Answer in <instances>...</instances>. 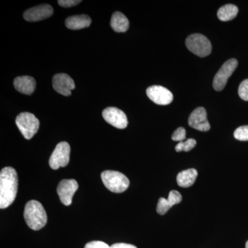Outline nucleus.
<instances>
[{
	"label": "nucleus",
	"mask_w": 248,
	"mask_h": 248,
	"mask_svg": "<svg viewBox=\"0 0 248 248\" xmlns=\"http://www.w3.org/2000/svg\"><path fill=\"white\" fill-rule=\"evenodd\" d=\"M18 188V177L16 170L6 167L0 172V208L9 207L16 200Z\"/></svg>",
	"instance_id": "1"
},
{
	"label": "nucleus",
	"mask_w": 248,
	"mask_h": 248,
	"mask_svg": "<svg viewBox=\"0 0 248 248\" xmlns=\"http://www.w3.org/2000/svg\"><path fill=\"white\" fill-rule=\"evenodd\" d=\"M24 217L28 226L33 231L43 228L48 220L43 205L35 200L30 201L26 204Z\"/></svg>",
	"instance_id": "2"
},
{
	"label": "nucleus",
	"mask_w": 248,
	"mask_h": 248,
	"mask_svg": "<svg viewBox=\"0 0 248 248\" xmlns=\"http://www.w3.org/2000/svg\"><path fill=\"white\" fill-rule=\"evenodd\" d=\"M101 177L107 188L115 193L124 192L130 186L128 178L118 171H104L101 174Z\"/></svg>",
	"instance_id": "3"
},
{
	"label": "nucleus",
	"mask_w": 248,
	"mask_h": 248,
	"mask_svg": "<svg viewBox=\"0 0 248 248\" xmlns=\"http://www.w3.org/2000/svg\"><path fill=\"white\" fill-rule=\"evenodd\" d=\"M16 125L27 140H31L38 131L40 122L33 114L30 112H22L16 120Z\"/></svg>",
	"instance_id": "4"
},
{
	"label": "nucleus",
	"mask_w": 248,
	"mask_h": 248,
	"mask_svg": "<svg viewBox=\"0 0 248 248\" xmlns=\"http://www.w3.org/2000/svg\"><path fill=\"white\" fill-rule=\"evenodd\" d=\"M186 45L190 51L201 57L208 56L212 52V45L205 36L202 34H192L186 40Z\"/></svg>",
	"instance_id": "5"
},
{
	"label": "nucleus",
	"mask_w": 248,
	"mask_h": 248,
	"mask_svg": "<svg viewBox=\"0 0 248 248\" xmlns=\"http://www.w3.org/2000/svg\"><path fill=\"white\" fill-rule=\"evenodd\" d=\"M71 147L66 141L59 143L49 159V166L53 170L65 167L70 161Z\"/></svg>",
	"instance_id": "6"
},
{
	"label": "nucleus",
	"mask_w": 248,
	"mask_h": 248,
	"mask_svg": "<svg viewBox=\"0 0 248 248\" xmlns=\"http://www.w3.org/2000/svg\"><path fill=\"white\" fill-rule=\"evenodd\" d=\"M238 66V61L236 59H231L223 63L213 79V87L215 91H221L224 89L228 79Z\"/></svg>",
	"instance_id": "7"
},
{
	"label": "nucleus",
	"mask_w": 248,
	"mask_h": 248,
	"mask_svg": "<svg viewBox=\"0 0 248 248\" xmlns=\"http://www.w3.org/2000/svg\"><path fill=\"white\" fill-rule=\"evenodd\" d=\"M79 186L75 179H63L59 184L57 192L60 200L63 205L68 206L72 203L73 195Z\"/></svg>",
	"instance_id": "8"
},
{
	"label": "nucleus",
	"mask_w": 248,
	"mask_h": 248,
	"mask_svg": "<svg viewBox=\"0 0 248 248\" xmlns=\"http://www.w3.org/2000/svg\"><path fill=\"white\" fill-rule=\"evenodd\" d=\"M102 116L106 122L115 128L124 129L128 125L126 115L123 111L117 108H107L103 111Z\"/></svg>",
	"instance_id": "9"
},
{
	"label": "nucleus",
	"mask_w": 248,
	"mask_h": 248,
	"mask_svg": "<svg viewBox=\"0 0 248 248\" xmlns=\"http://www.w3.org/2000/svg\"><path fill=\"white\" fill-rule=\"evenodd\" d=\"M146 94L151 101L158 105H168L173 100L172 93L161 86H152L146 90Z\"/></svg>",
	"instance_id": "10"
},
{
	"label": "nucleus",
	"mask_w": 248,
	"mask_h": 248,
	"mask_svg": "<svg viewBox=\"0 0 248 248\" xmlns=\"http://www.w3.org/2000/svg\"><path fill=\"white\" fill-rule=\"evenodd\" d=\"M53 86L57 93L66 97L71 95V91L76 88L73 79L65 73H60L53 77Z\"/></svg>",
	"instance_id": "11"
},
{
	"label": "nucleus",
	"mask_w": 248,
	"mask_h": 248,
	"mask_svg": "<svg viewBox=\"0 0 248 248\" xmlns=\"http://www.w3.org/2000/svg\"><path fill=\"white\" fill-rule=\"evenodd\" d=\"M188 124L192 128L200 131H208L210 129V125L207 118L205 109L203 107L196 108L189 117Z\"/></svg>",
	"instance_id": "12"
},
{
	"label": "nucleus",
	"mask_w": 248,
	"mask_h": 248,
	"mask_svg": "<svg viewBox=\"0 0 248 248\" xmlns=\"http://www.w3.org/2000/svg\"><path fill=\"white\" fill-rule=\"evenodd\" d=\"M53 14V9L49 4H42L31 8L25 11L24 18L28 22H38L50 17Z\"/></svg>",
	"instance_id": "13"
},
{
	"label": "nucleus",
	"mask_w": 248,
	"mask_h": 248,
	"mask_svg": "<svg viewBox=\"0 0 248 248\" xmlns=\"http://www.w3.org/2000/svg\"><path fill=\"white\" fill-rule=\"evenodd\" d=\"M182 196L177 190H172L169 193V198H160L158 202L156 212L161 215H164L170 209L172 205L180 203Z\"/></svg>",
	"instance_id": "14"
},
{
	"label": "nucleus",
	"mask_w": 248,
	"mask_h": 248,
	"mask_svg": "<svg viewBox=\"0 0 248 248\" xmlns=\"http://www.w3.org/2000/svg\"><path fill=\"white\" fill-rule=\"evenodd\" d=\"M14 86L18 92L30 95L35 91L36 81L32 77H18L14 80Z\"/></svg>",
	"instance_id": "15"
},
{
	"label": "nucleus",
	"mask_w": 248,
	"mask_h": 248,
	"mask_svg": "<svg viewBox=\"0 0 248 248\" xmlns=\"http://www.w3.org/2000/svg\"><path fill=\"white\" fill-rule=\"evenodd\" d=\"M91 22L92 20L89 16L80 15L67 18L65 24L66 27L71 30H80L89 27Z\"/></svg>",
	"instance_id": "16"
},
{
	"label": "nucleus",
	"mask_w": 248,
	"mask_h": 248,
	"mask_svg": "<svg viewBox=\"0 0 248 248\" xmlns=\"http://www.w3.org/2000/svg\"><path fill=\"white\" fill-rule=\"evenodd\" d=\"M198 172L196 169H191L182 171L178 174L177 177L178 185L182 187H190L195 184Z\"/></svg>",
	"instance_id": "17"
},
{
	"label": "nucleus",
	"mask_w": 248,
	"mask_h": 248,
	"mask_svg": "<svg viewBox=\"0 0 248 248\" xmlns=\"http://www.w3.org/2000/svg\"><path fill=\"white\" fill-rule=\"evenodd\" d=\"M110 25L115 32H124L128 31L129 21L122 13L115 12L111 17Z\"/></svg>",
	"instance_id": "18"
},
{
	"label": "nucleus",
	"mask_w": 248,
	"mask_h": 248,
	"mask_svg": "<svg viewBox=\"0 0 248 248\" xmlns=\"http://www.w3.org/2000/svg\"><path fill=\"white\" fill-rule=\"evenodd\" d=\"M239 9L234 4H226L222 6L217 12L218 19L223 22H228L236 17Z\"/></svg>",
	"instance_id": "19"
},
{
	"label": "nucleus",
	"mask_w": 248,
	"mask_h": 248,
	"mask_svg": "<svg viewBox=\"0 0 248 248\" xmlns=\"http://www.w3.org/2000/svg\"><path fill=\"white\" fill-rule=\"evenodd\" d=\"M197 145V141L194 139H188L186 141L179 142L175 147V151L178 152H188L193 149Z\"/></svg>",
	"instance_id": "20"
},
{
	"label": "nucleus",
	"mask_w": 248,
	"mask_h": 248,
	"mask_svg": "<svg viewBox=\"0 0 248 248\" xmlns=\"http://www.w3.org/2000/svg\"><path fill=\"white\" fill-rule=\"evenodd\" d=\"M235 139L239 141H248V125L239 127L234 133Z\"/></svg>",
	"instance_id": "21"
},
{
	"label": "nucleus",
	"mask_w": 248,
	"mask_h": 248,
	"mask_svg": "<svg viewBox=\"0 0 248 248\" xmlns=\"http://www.w3.org/2000/svg\"><path fill=\"white\" fill-rule=\"evenodd\" d=\"M239 97L244 101H248V79L241 83L239 87Z\"/></svg>",
	"instance_id": "22"
},
{
	"label": "nucleus",
	"mask_w": 248,
	"mask_h": 248,
	"mask_svg": "<svg viewBox=\"0 0 248 248\" xmlns=\"http://www.w3.org/2000/svg\"><path fill=\"white\" fill-rule=\"evenodd\" d=\"M186 138V131L183 127L178 128L172 135L173 141L182 142Z\"/></svg>",
	"instance_id": "23"
},
{
	"label": "nucleus",
	"mask_w": 248,
	"mask_h": 248,
	"mask_svg": "<svg viewBox=\"0 0 248 248\" xmlns=\"http://www.w3.org/2000/svg\"><path fill=\"white\" fill-rule=\"evenodd\" d=\"M84 248H110V246L103 241H94L88 243Z\"/></svg>",
	"instance_id": "24"
},
{
	"label": "nucleus",
	"mask_w": 248,
	"mask_h": 248,
	"mask_svg": "<svg viewBox=\"0 0 248 248\" xmlns=\"http://www.w3.org/2000/svg\"><path fill=\"white\" fill-rule=\"evenodd\" d=\"M81 2V0H59L58 1L59 5L64 8L73 7Z\"/></svg>",
	"instance_id": "25"
},
{
	"label": "nucleus",
	"mask_w": 248,
	"mask_h": 248,
	"mask_svg": "<svg viewBox=\"0 0 248 248\" xmlns=\"http://www.w3.org/2000/svg\"><path fill=\"white\" fill-rule=\"evenodd\" d=\"M110 248H138L133 245L124 244V243H118L110 246Z\"/></svg>",
	"instance_id": "26"
},
{
	"label": "nucleus",
	"mask_w": 248,
	"mask_h": 248,
	"mask_svg": "<svg viewBox=\"0 0 248 248\" xmlns=\"http://www.w3.org/2000/svg\"><path fill=\"white\" fill-rule=\"evenodd\" d=\"M246 248H248V241L246 242Z\"/></svg>",
	"instance_id": "27"
}]
</instances>
